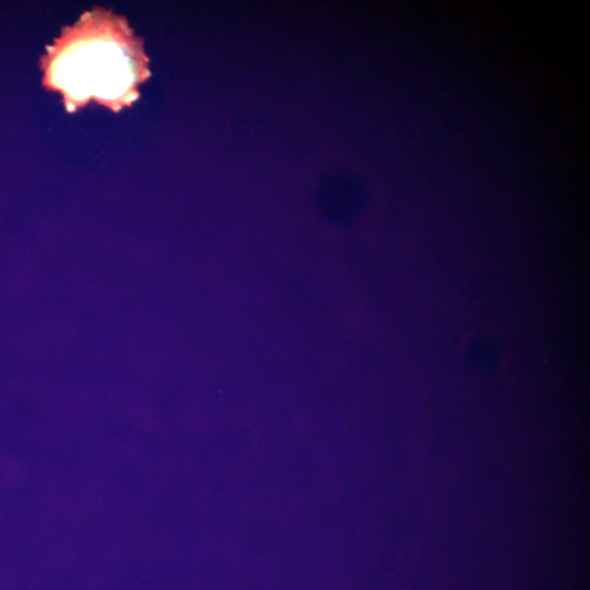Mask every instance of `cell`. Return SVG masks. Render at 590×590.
<instances>
[{"mask_svg":"<svg viewBox=\"0 0 590 590\" xmlns=\"http://www.w3.org/2000/svg\"><path fill=\"white\" fill-rule=\"evenodd\" d=\"M40 67L43 84L63 96L70 113L91 101L114 111L130 106L150 75L142 38L125 16L98 7L62 30Z\"/></svg>","mask_w":590,"mask_h":590,"instance_id":"6da1fadb","label":"cell"}]
</instances>
